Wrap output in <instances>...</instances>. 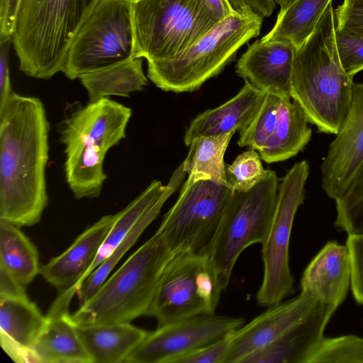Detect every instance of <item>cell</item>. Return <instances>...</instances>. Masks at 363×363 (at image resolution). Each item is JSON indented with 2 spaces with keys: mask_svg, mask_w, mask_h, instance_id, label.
Wrapping results in <instances>:
<instances>
[{
  "mask_svg": "<svg viewBox=\"0 0 363 363\" xmlns=\"http://www.w3.org/2000/svg\"><path fill=\"white\" fill-rule=\"evenodd\" d=\"M49 122L41 100L13 92L0 108V220L38 223L48 205Z\"/></svg>",
  "mask_w": 363,
  "mask_h": 363,
  "instance_id": "6da1fadb",
  "label": "cell"
},
{
  "mask_svg": "<svg viewBox=\"0 0 363 363\" xmlns=\"http://www.w3.org/2000/svg\"><path fill=\"white\" fill-rule=\"evenodd\" d=\"M332 2L310 38L296 48L291 98L320 133L336 135L350 106L354 83L343 69L335 43Z\"/></svg>",
  "mask_w": 363,
  "mask_h": 363,
  "instance_id": "7a4b0ae2",
  "label": "cell"
},
{
  "mask_svg": "<svg viewBox=\"0 0 363 363\" xmlns=\"http://www.w3.org/2000/svg\"><path fill=\"white\" fill-rule=\"evenodd\" d=\"M131 116V108L107 97L89 102L64 122L60 140L65 146V176L77 199L100 195L107 178L104 159L125 138Z\"/></svg>",
  "mask_w": 363,
  "mask_h": 363,
  "instance_id": "3957f363",
  "label": "cell"
},
{
  "mask_svg": "<svg viewBox=\"0 0 363 363\" xmlns=\"http://www.w3.org/2000/svg\"><path fill=\"white\" fill-rule=\"evenodd\" d=\"M101 0H20L12 43L26 76L62 72L69 46Z\"/></svg>",
  "mask_w": 363,
  "mask_h": 363,
  "instance_id": "277c9868",
  "label": "cell"
},
{
  "mask_svg": "<svg viewBox=\"0 0 363 363\" xmlns=\"http://www.w3.org/2000/svg\"><path fill=\"white\" fill-rule=\"evenodd\" d=\"M172 255L157 230L72 314L74 323H130L149 315L162 273Z\"/></svg>",
  "mask_w": 363,
  "mask_h": 363,
  "instance_id": "5b68a950",
  "label": "cell"
},
{
  "mask_svg": "<svg viewBox=\"0 0 363 363\" xmlns=\"http://www.w3.org/2000/svg\"><path fill=\"white\" fill-rule=\"evenodd\" d=\"M262 21L255 15L234 12L179 55L147 62V77L164 91L197 90L220 74L244 44L259 35Z\"/></svg>",
  "mask_w": 363,
  "mask_h": 363,
  "instance_id": "8992f818",
  "label": "cell"
},
{
  "mask_svg": "<svg viewBox=\"0 0 363 363\" xmlns=\"http://www.w3.org/2000/svg\"><path fill=\"white\" fill-rule=\"evenodd\" d=\"M135 58H173L197 41L218 21L201 0H133Z\"/></svg>",
  "mask_w": 363,
  "mask_h": 363,
  "instance_id": "52a82bcc",
  "label": "cell"
},
{
  "mask_svg": "<svg viewBox=\"0 0 363 363\" xmlns=\"http://www.w3.org/2000/svg\"><path fill=\"white\" fill-rule=\"evenodd\" d=\"M133 0H101L68 50L62 72L77 79L135 57Z\"/></svg>",
  "mask_w": 363,
  "mask_h": 363,
  "instance_id": "ba28073f",
  "label": "cell"
},
{
  "mask_svg": "<svg viewBox=\"0 0 363 363\" xmlns=\"http://www.w3.org/2000/svg\"><path fill=\"white\" fill-rule=\"evenodd\" d=\"M234 194L230 186L211 180L182 187L157 230L170 250L211 257Z\"/></svg>",
  "mask_w": 363,
  "mask_h": 363,
  "instance_id": "9c48e42d",
  "label": "cell"
},
{
  "mask_svg": "<svg viewBox=\"0 0 363 363\" xmlns=\"http://www.w3.org/2000/svg\"><path fill=\"white\" fill-rule=\"evenodd\" d=\"M222 291L210 257L173 253L162 273L149 315L160 327L214 314Z\"/></svg>",
  "mask_w": 363,
  "mask_h": 363,
  "instance_id": "30bf717a",
  "label": "cell"
},
{
  "mask_svg": "<svg viewBox=\"0 0 363 363\" xmlns=\"http://www.w3.org/2000/svg\"><path fill=\"white\" fill-rule=\"evenodd\" d=\"M279 185L277 173L269 169L267 176L249 191H235L210 257L223 291L243 250L265 240L275 211Z\"/></svg>",
  "mask_w": 363,
  "mask_h": 363,
  "instance_id": "8fae6325",
  "label": "cell"
},
{
  "mask_svg": "<svg viewBox=\"0 0 363 363\" xmlns=\"http://www.w3.org/2000/svg\"><path fill=\"white\" fill-rule=\"evenodd\" d=\"M310 166L306 160L294 164L279 185L272 222L263 242L264 275L257 294L259 304L281 302L291 291L294 278L289 267V243L296 211L304 199Z\"/></svg>",
  "mask_w": 363,
  "mask_h": 363,
  "instance_id": "7c38bea8",
  "label": "cell"
},
{
  "mask_svg": "<svg viewBox=\"0 0 363 363\" xmlns=\"http://www.w3.org/2000/svg\"><path fill=\"white\" fill-rule=\"evenodd\" d=\"M240 318L199 315L147 332L124 363H172L177 358L231 335Z\"/></svg>",
  "mask_w": 363,
  "mask_h": 363,
  "instance_id": "4fadbf2b",
  "label": "cell"
},
{
  "mask_svg": "<svg viewBox=\"0 0 363 363\" xmlns=\"http://www.w3.org/2000/svg\"><path fill=\"white\" fill-rule=\"evenodd\" d=\"M363 164V83L354 84L343 123L321 165V184L335 200L347 189Z\"/></svg>",
  "mask_w": 363,
  "mask_h": 363,
  "instance_id": "5bb4252c",
  "label": "cell"
},
{
  "mask_svg": "<svg viewBox=\"0 0 363 363\" xmlns=\"http://www.w3.org/2000/svg\"><path fill=\"white\" fill-rule=\"evenodd\" d=\"M296 50L288 41L256 40L238 59L236 73L266 94L291 99Z\"/></svg>",
  "mask_w": 363,
  "mask_h": 363,
  "instance_id": "9a60e30c",
  "label": "cell"
},
{
  "mask_svg": "<svg viewBox=\"0 0 363 363\" xmlns=\"http://www.w3.org/2000/svg\"><path fill=\"white\" fill-rule=\"evenodd\" d=\"M317 300L301 293L284 302L270 306L231 334V344L225 363H240L251 353L272 342L302 319Z\"/></svg>",
  "mask_w": 363,
  "mask_h": 363,
  "instance_id": "2e32d148",
  "label": "cell"
},
{
  "mask_svg": "<svg viewBox=\"0 0 363 363\" xmlns=\"http://www.w3.org/2000/svg\"><path fill=\"white\" fill-rule=\"evenodd\" d=\"M77 289L58 291L47 313V324L30 351V363H92L69 313Z\"/></svg>",
  "mask_w": 363,
  "mask_h": 363,
  "instance_id": "e0dca14e",
  "label": "cell"
},
{
  "mask_svg": "<svg viewBox=\"0 0 363 363\" xmlns=\"http://www.w3.org/2000/svg\"><path fill=\"white\" fill-rule=\"evenodd\" d=\"M336 309L317 301L297 323L240 363H308L324 338L325 329Z\"/></svg>",
  "mask_w": 363,
  "mask_h": 363,
  "instance_id": "ac0fdd59",
  "label": "cell"
},
{
  "mask_svg": "<svg viewBox=\"0 0 363 363\" xmlns=\"http://www.w3.org/2000/svg\"><path fill=\"white\" fill-rule=\"evenodd\" d=\"M116 214L106 215L86 228L62 254L40 267V274L58 291H78L108 233Z\"/></svg>",
  "mask_w": 363,
  "mask_h": 363,
  "instance_id": "d6986e66",
  "label": "cell"
},
{
  "mask_svg": "<svg viewBox=\"0 0 363 363\" xmlns=\"http://www.w3.org/2000/svg\"><path fill=\"white\" fill-rule=\"evenodd\" d=\"M350 285V259L346 245L327 242L310 262L301 280V293L337 308Z\"/></svg>",
  "mask_w": 363,
  "mask_h": 363,
  "instance_id": "ffe728a7",
  "label": "cell"
},
{
  "mask_svg": "<svg viewBox=\"0 0 363 363\" xmlns=\"http://www.w3.org/2000/svg\"><path fill=\"white\" fill-rule=\"evenodd\" d=\"M47 324L37 306L25 297L0 298V342L16 362L30 363V351Z\"/></svg>",
  "mask_w": 363,
  "mask_h": 363,
  "instance_id": "44dd1931",
  "label": "cell"
},
{
  "mask_svg": "<svg viewBox=\"0 0 363 363\" xmlns=\"http://www.w3.org/2000/svg\"><path fill=\"white\" fill-rule=\"evenodd\" d=\"M267 94L245 81L239 92L219 106L196 116L186 129V146L200 136L218 135L246 128L260 108Z\"/></svg>",
  "mask_w": 363,
  "mask_h": 363,
  "instance_id": "7402d4cb",
  "label": "cell"
},
{
  "mask_svg": "<svg viewBox=\"0 0 363 363\" xmlns=\"http://www.w3.org/2000/svg\"><path fill=\"white\" fill-rule=\"evenodd\" d=\"M92 363L124 362L147 331L130 323L76 325Z\"/></svg>",
  "mask_w": 363,
  "mask_h": 363,
  "instance_id": "603a6c76",
  "label": "cell"
},
{
  "mask_svg": "<svg viewBox=\"0 0 363 363\" xmlns=\"http://www.w3.org/2000/svg\"><path fill=\"white\" fill-rule=\"evenodd\" d=\"M308 123L306 115L296 101L281 99L275 130L258 152L261 159L271 164L296 156L311 140L312 130Z\"/></svg>",
  "mask_w": 363,
  "mask_h": 363,
  "instance_id": "cb8c5ba5",
  "label": "cell"
},
{
  "mask_svg": "<svg viewBox=\"0 0 363 363\" xmlns=\"http://www.w3.org/2000/svg\"><path fill=\"white\" fill-rule=\"evenodd\" d=\"M186 172L181 164L173 172L162 196L147 210L115 250L83 281L77 295L81 304L86 302L99 290L110 273L150 224L157 217L163 205L184 181Z\"/></svg>",
  "mask_w": 363,
  "mask_h": 363,
  "instance_id": "d4e9b609",
  "label": "cell"
},
{
  "mask_svg": "<svg viewBox=\"0 0 363 363\" xmlns=\"http://www.w3.org/2000/svg\"><path fill=\"white\" fill-rule=\"evenodd\" d=\"M235 133L233 131L218 135L200 136L190 143L186 157L182 163L188 175L182 187H189L199 180H211L229 185L224 155Z\"/></svg>",
  "mask_w": 363,
  "mask_h": 363,
  "instance_id": "484cf974",
  "label": "cell"
},
{
  "mask_svg": "<svg viewBox=\"0 0 363 363\" xmlns=\"http://www.w3.org/2000/svg\"><path fill=\"white\" fill-rule=\"evenodd\" d=\"M142 65V58H133L91 72L79 79L87 91L89 102L110 96H129L147 84Z\"/></svg>",
  "mask_w": 363,
  "mask_h": 363,
  "instance_id": "4316f807",
  "label": "cell"
},
{
  "mask_svg": "<svg viewBox=\"0 0 363 363\" xmlns=\"http://www.w3.org/2000/svg\"><path fill=\"white\" fill-rule=\"evenodd\" d=\"M0 267L24 286L40 274L36 247L20 227L0 220Z\"/></svg>",
  "mask_w": 363,
  "mask_h": 363,
  "instance_id": "83f0119b",
  "label": "cell"
},
{
  "mask_svg": "<svg viewBox=\"0 0 363 363\" xmlns=\"http://www.w3.org/2000/svg\"><path fill=\"white\" fill-rule=\"evenodd\" d=\"M332 0H295L280 10L273 28L263 41L285 40L300 48L313 34Z\"/></svg>",
  "mask_w": 363,
  "mask_h": 363,
  "instance_id": "f1b7e54d",
  "label": "cell"
},
{
  "mask_svg": "<svg viewBox=\"0 0 363 363\" xmlns=\"http://www.w3.org/2000/svg\"><path fill=\"white\" fill-rule=\"evenodd\" d=\"M166 188L167 185H163L161 182L153 180L125 208L116 213L114 222L87 272L84 280L111 255L147 210L162 196Z\"/></svg>",
  "mask_w": 363,
  "mask_h": 363,
  "instance_id": "f546056e",
  "label": "cell"
},
{
  "mask_svg": "<svg viewBox=\"0 0 363 363\" xmlns=\"http://www.w3.org/2000/svg\"><path fill=\"white\" fill-rule=\"evenodd\" d=\"M335 201V226L348 235L363 234V164L345 191Z\"/></svg>",
  "mask_w": 363,
  "mask_h": 363,
  "instance_id": "4dcf8cb0",
  "label": "cell"
},
{
  "mask_svg": "<svg viewBox=\"0 0 363 363\" xmlns=\"http://www.w3.org/2000/svg\"><path fill=\"white\" fill-rule=\"evenodd\" d=\"M281 99L267 94L257 113L243 130L240 132L238 145L259 152L274 133L277 124Z\"/></svg>",
  "mask_w": 363,
  "mask_h": 363,
  "instance_id": "1f68e13d",
  "label": "cell"
},
{
  "mask_svg": "<svg viewBox=\"0 0 363 363\" xmlns=\"http://www.w3.org/2000/svg\"><path fill=\"white\" fill-rule=\"evenodd\" d=\"M322 362L363 363V339L354 335L324 337L308 361Z\"/></svg>",
  "mask_w": 363,
  "mask_h": 363,
  "instance_id": "d6a6232c",
  "label": "cell"
},
{
  "mask_svg": "<svg viewBox=\"0 0 363 363\" xmlns=\"http://www.w3.org/2000/svg\"><path fill=\"white\" fill-rule=\"evenodd\" d=\"M259 152L250 149L226 165L227 181L234 191H247L262 182L269 169H264Z\"/></svg>",
  "mask_w": 363,
  "mask_h": 363,
  "instance_id": "836d02e7",
  "label": "cell"
},
{
  "mask_svg": "<svg viewBox=\"0 0 363 363\" xmlns=\"http://www.w3.org/2000/svg\"><path fill=\"white\" fill-rule=\"evenodd\" d=\"M335 43L343 69L353 77L363 69V36L335 28Z\"/></svg>",
  "mask_w": 363,
  "mask_h": 363,
  "instance_id": "e575fe53",
  "label": "cell"
},
{
  "mask_svg": "<svg viewBox=\"0 0 363 363\" xmlns=\"http://www.w3.org/2000/svg\"><path fill=\"white\" fill-rule=\"evenodd\" d=\"M350 259V286L356 301L363 304V234L348 235L346 245Z\"/></svg>",
  "mask_w": 363,
  "mask_h": 363,
  "instance_id": "d590c367",
  "label": "cell"
},
{
  "mask_svg": "<svg viewBox=\"0 0 363 363\" xmlns=\"http://www.w3.org/2000/svg\"><path fill=\"white\" fill-rule=\"evenodd\" d=\"M231 344V335L198 348L172 363H225Z\"/></svg>",
  "mask_w": 363,
  "mask_h": 363,
  "instance_id": "8d00e7d4",
  "label": "cell"
},
{
  "mask_svg": "<svg viewBox=\"0 0 363 363\" xmlns=\"http://www.w3.org/2000/svg\"><path fill=\"white\" fill-rule=\"evenodd\" d=\"M334 11L337 28L363 36V0H343Z\"/></svg>",
  "mask_w": 363,
  "mask_h": 363,
  "instance_id": "74e56055",
  "label": "cell"
},
{
  "mask_svg": "<svg viewBox=\"0 0 363 363\" xmlns=\"http://www.w3.org/2000/svg\"><path fill=\"white\" fill-rule=\"evenodd\" d=\"M11 38L0 39V108L13 94L9 63V51Z\"/></svg>",
  "mask_w": 363,
  "mask_h": 363,
  "instance_id": "f35d334b",
  "label": "cell"
},
{
  "mask_svg": "<svg viewBox=\"0 0 363 363\" xmlns=\"http://www.w3.org/2000/svg\"><path fill=\"white\" fill-rule=\"evenodd\" d=\"M233 10L239 13L255 15L262 18L272 15L276 7L274 0H227Z\"/></svg>",
  "mask_w": 363,
  "mask_h": 363,
  "instance_id": "ab89813d",
  "label": "cell"
},
{
  "mask_svg": "<svg viewBox=\"0 0 363 363\" xmlns=\"http://www.w3.org/2000/svg\"><path fill=\"white\" fill-rule=\"evenodd\" d=\"M20 0H0V39L11 38Z\"/></svg>",
  "mask_w": 363,
  "mask_h": 363,
  "instance_id": "60d3db41",
  "label": "cell"
},
{
  "mask_svg": "<svg viewBox=\"0 0 363 363\" xmlns=\"http://www.w3.org/2000/svg\"><path fill=\"white\" fill-rule=\"evenodd\" d=\"M26 287L0 267V298L28 296Z\"/></svg>",
  "mask_w": 363,
  "mask_h": 363,
  "instance_id": "b9f144b4",
  "label": "cell"
},
{
  "mask_svg": "<svg viewBox=\"0 0 363 363\" xmlns=\"http://www.w3.org/2000/svg\"><path fill=\"white\" fill-rule=\"evenodd\" d=\"M201 1L219 21L226 18L235 12L227 0H201Z\"/></svg>",
  "mask_w": 363,
  "mask_h": 363,
  "instance_id": "7bdbcfd3",
  "label": "cell"
}]
</instances>
